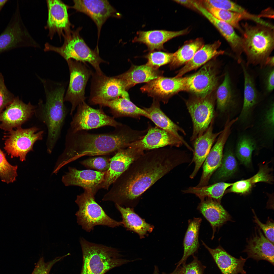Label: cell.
Here are the masks:
<instances>
[{"mask_svg":"<svg viewBox=\"0 0 274 274\" xmlns=\"http://www.w3.org/2000/svg\"><path fill=\"white\" fill-rule=\"evenodd\" d=\"M173 54L160 51H150L145 56L147 60L146 64L154 68L158 69L160 67L170 63Z\"/></svg>","mask_w":274,"mask_h":274,"instance_id":"ee69618b","label":"cell"},{"mask_svg":"<svg viewBox=\"0 0 274 274\" xmlns=\"http://www.w3.org/2000/svg\"><path fill=\"white\" fill-rule=\"evenodd\" d=\"M220 203L211 198L206 197L200 200L197 208L212 228V240L214 239L217 229H219L227 221H232L231 216Z\"/></svg>","mask_w":274,"mask_h":274,"instance_id":"4316f807","label":"cell"},{"mask_svg":"<svg viewBox=\"0 0 274 274\" xmlns=\"http://www.w3.org/2000/svg\"><path fill=\"white\" fill-rule=\"evenodd\" d=\"M115 206L121 213L123 225L127 230L138 234L141 239L145 237L148 233H151L154 227L147 223L134 210L133 208L123 207L117 204Z\"/></svg>","mask_w":274,"mask_h":274,"instance_id":"e575fe53","label":"cell"},{"mask_svg":"<svg viewBox=\"0 0 274 274\" xmlns=\"http://www.w3.org/2000/svg\"><path fill=\"white\" fill-rule=\"evenodd\" d=\"M35 108L30 102L26 104L18 97H15L0 114V129L9 131L14 128L21 127L31 117Z\"/></svg>","mask_w":274,"mask_h":274,"instance_id":"2e32d148","label":"cell"},{"mask_svg":"<svg viewBox=\"0 0 274 274\" xmlns=\"http://www.w3.org/2000/svg\"><path fill=\"white\" fill-rule=\"evenodd\" d=\"M223 154L220 166L212 176V182H218L231 176L237 169L236 160L229 143Z\"/></svg>","mask_w":274,"mask_h":274,"instance_id":"ab89813d","label":"cell"},{"mask_svg":"<svg viewBox=\"0 0 274 274\" xmlns=\"http://www.w3.org/2000/svg\"><path fill=\"white\" fill-rule=\"evenodd\" d=\"M234 123L233 120H228L226 121L223 130L203 164L202 175L199 183L195 187L208 185L212 176L220 166L224 149L231 133Z\"/></svg>","mask_w":274,"mask_h":274,"instance_id":"4fadbf2b","label":"cell"},{"mask_svg":"<svg viewBox=\"0 0 274 274\" xmlns=\"http://www.w3.org/2000/svg\"><path fill=\"white\" fill-rule=\"evenodd\" d=\"M71 7L77 11L90 17L96 25L98 36L102 25L111 16H119L114 8L107 0H75Z\"/></svg>","mask_w":274,"mask_h":274,"instance_id":"44dd1931","label":"cell"},{"mask_svg":"<svg viewBox=\"0 0 274 274\" xmlns=\"http://www.w3.org/2000/svg\"><path fill=\"white\" fill-rule=\"evenodd\" d=\"M68 171L63 176L62 181L66 186H76L91 192L95 195L100 188L105 172L90 169L79 170L69 167Z\"/></svg>","mask_w":274,"mask_h":274,"instance_id":"7402d4cb","label":"cell"},{"mask_svg":"<svg viewBox=\"0 0 274 274\" xmlns=\"http://www.w3.org/2000/svg\"><path fill=\"white\" fill-rule=\"evenodd\" d=\"M68 255L58 256L49 262H46L43 257L39 259L31 274H49L53 266L57 263L62 260Z\"/></svg>","mask_w":274,"mask_h":274,"instance_id":"7dc6e473","label":"cell"},{"mask_svg":"<svg viewBox=\"0 0 274 274\" xmlns=\"http://www.w3.org/2000/svg\"><path fill=\"white\" fill-rule=\"evenodd\" d=\"M217 108L220 113L226 115L227 119H232L237 106L230 75L226 72L224 79L218 87L216 93Z\"/></svg>","mask_w":274,"mask_h":274,"instance_id":"f546056e","label":"cell"},{"mask_svg":"<svg viewBox=\"0 0 274 274\" xmlns=\"http://www.w3.org/2000/svg\"><path fill=\"white\" fill-rule=\"evenodd\" d=\"M252 185L248 179L240 180L233 183L230 191L237 193H244L250 190Z\"/></svg>","mask_w":274,"mask_h":274,"instance_id":"816d5d0a","label":"cell"},{"mask_svg":"<svg viewBox=\"0 0 274 274\" xmlns=\"http://www.w3.org/2000/svg\"><path fill=\"white\" fill-rule=\"evenodd\" d=\"M193 256V259L191 262L182 265L181 274H203L205 267L197 257Z\"/></svg>","mask_w":274,"mask_h":274,"instance_id":"f907efd6","label":"cell"},{"mask_svg":"<svg viewBox=\"0 0 274 274\" xmlns=\"http://www.w3.org/2000/svg\"><path fill=\"white\" fill-rule=\"evenodd\" d=\"M162 73L146 64L132 65L128 71L116 76L121 80L127 91L137 84L147 83L162 76Z\"/></svg>","mask_w":274,"mask_h":274,"instance_id":"1f68e13d","label":"cell"},{"mask_svg":"<svg viewBox=\"0 0 274 274\" xmlns=\"http://www.w3.org/2000/svg\"><path fill=\"white\" fill-rule=\"evenodd\" d=\"M244 78L243 103L237 120L238 123L244 129L252 126L254 111L259 102L258 92L254 80L242 62L241 63Z\"/></svg>","mask_w":274,"mask_h":274,"instance_id":"e0dca14e","label":"cell"},{"mask_svg":"<svg viewBox=\"0 0 274 274\" xmlns=\"http://www.w3.org/2000/svg\"><path fill=\"white\" fill-rule=\"evenodd\" d=\"M203 43L201 39H197L184 45L173 53L171 66L174 67L186 64L192 58Z\"/></svg>","mask_w":274,"mask_h":274,"instance_id":"b9f144b4","label":"cell"},{"mask_svg":"<svg viewBox=\"0 0 274 274\" xmlns=\"http://www.w3.org/2000/svg\"><path fill=\"white\" fill-rule=\"evenodd\" d=\"M183 89V77L162 76L147 82L140 88L142 92L165 103L172 95Z\"/></svg>","mask_w":274,"mask_h":274,"instance_id":"603a6c76","label":"cell"},{"mask_svg":"<svg viewBox=\"0 0 274 274\" xmlns=\"http://www.w3.org/2000/svg\"><path fill=\"white\" fill-rule=\"evenodd\" d=\"M14 98L13 94L7 88L3 77L0 73V114L4 108L9 105Z\"/></svg>","mask_w":274,"mask_h":274,"instance_id":"c3c4849f","label":"cell"},{"mask_svg":"<svg viewBox=\"0 0 274 274\" xmlns=\"http://www.w3.org/2000/svg\"><path fill=\"white\" fill-rule=\"evenodd\" d=\"M186 105L193 123L190 140L193 141L205 132L214 119V101L207 96L198 97L188 100Z\"/></svg>","mask_w":274,"mask_h":274,"instance_id":"7c38bea8","label":"cell"},{"mask_svg":"<svg viewBox=\"0 0 274 274\" xmlns=\"http://www.w3.org/2000/svg\"><path fill=\"white\" fill-rule=\"evenodd\" d=\"M9 1L8 0H0V12L5 4Z\"/></svg>","mask_w":274,"mask_h":274,"instance_id":"680465c9","label":"cell"},{"mask_svg":"<svg viewBox=\"0 0 274 274\" xmlns=\"http://www.w3.org/2000/svg\"><path fill=\"white\" fill-rule=\"evenodd\" d=\"M39 47L25 26L20 14L19 1L6 27L0 35V54L17 48Z\"/></svg>","mask_w":274,"mask_h":274,"instance_id":"ba28073f","label":"cell"},{"mask_svg":"<svg viewBox=\"0 0 274 274\" xmlns=\"http://www.w3.org/2000/svg\"><path fill=\"white\" fill-rule=\"evenodd\" d=\"M91 97H96L106 100L119 97L130 99L121 80L116 76L108 77L104 74H92Z\"/></svg>","mask_w":274,"mask_h":274,"instance_id":"d6986e66","label":"cell"},{"mask_svg":"<svg viewBox=\"0 0 274 274\" xmlns=\"http://www.w3.org/2000/svg\"><path fill=\"white\" fill-rule=\"evenodd\" d=\"M147 132L140 139L130 144L128 147L144 151L168 146L179 147L183 144L177 137L170 132L148 124Z\"/></svg>","mask_w":274,"mask_h":274,"instance_id":"9a60e30c","label":"cell"},{"mask_svg":"<svg viewBox=\"0 0 274 274\" xmlns=\"http://www.w3.org/2000/svg\"><path fill=\"white\" fill-rule=\"evenodd\" d=\"M187 162L184 155L171 148L144 152L113 183L102 200L133 208L156 182L177 166Z\"/></svg>","mask_w":274,"mask_h":274,"instance_id":"6da1fadb","label":"cell"},{"mask_svg":"<svg viewBox=\"0 0 274 274\" xmlns=\"http://www.w3.org/2000/svg\"><path fill=\"white\" fill-rule=\"evenodd\" d=\"M144 134L142 130H134L122 123L113 131L107 133L71 131L68 144L58 162L62 167L84 156L115 153L120 149L128 147L130 144L141 139Z\"/></svg>","mask_w":274,"mask_h":274,"instance_id":"7a4b0ae2","label":"cell"},{"mask_svg":"<svg viewBox=\"0 0 274 274\" xmlns=\"http://www.w3.org/2000/svg\"><path fill=\"white\" fill-rule=\"evenodd\" d=\"M79 28L75 30H71L65 33L63 45L57 47L48 43L45 44V52L52 51L59 54L67 61L70 59L85 63L87 62L94 68L99 75L103 73L99 66L102 63H106L99 56L98 50H93L86 44L80 36Z\"/></svg>","mask_w":274,"mask_h":274,"instance_id":"8992f818","label":"cell"},{"mask_svg":"<svg viewBox=\"0 0 274 274\" xmlns=\"http://www.w3.org/2000/svg\"><path fill=\"white\" fill-rule=\"evenodd\" d=\"M202 245L212 255L222 274H246L244 266L247 258H236L227 252L220 245L215 249L208 246L202 240Z\"/></svg>","mask_w":274,"mask_h":274,"instance_id":"f1b7e54d","label":"cell"},{"mask_svg":"<svg viewBox=\"0 0 274 274\" xmlns=\"http://www.w3.org/2000/svg\"><path fill=\"white\" fill-rule=\"evenodd\" d=\"M46 3L48 17L46 27L48 35L51 39L57 33L61 41V37L71 30L68 12L70 6L60 0H47Z\"/></svg>","mask_w":274,"mask_h":274,"instance_id":"ffe728a7","label":"cell"},{"mask_svg":"<svg viewBox=\"0 0 274 274\" xmlns=\"http://www.w3.org/2000/svg\"><path fill=\"white\" fill-rule=\"evenodd\" d=\"M214 119L212 121L205 132L193 141V156L190 164L193 162L195 165L194 169L190 176L191 179H193L196 175L213 144L221 132L222 130L215 133L213 132Z\"/></svg>","mask_w":274,"mask_h":274,"instance_id":"83f0119b","label":"cell"},{"mask_svg":"<svg viewBox=\"0 0 274 274\" xmlns=\"http://www.w3.org/2000/svg\"><path fill=\"white\" fill-rule=\"evenodd\" d=\"M183 79V91L192 92L200 97L207 96L215 88L218 80L215 71L209 64Z\"/></svg>","mask_w":274,"mask_h":274,"instance_id":"ac0fdd59","label":"cell"},{"mask_svg":"<svg viewBox=\"0 0 274 274\" xmlns=\"http://www.w3.org/2000/svg\"><path fill=\"white\" fill-rule=\"evenodd\" d=\"M82 254L80 274H104L115 267L136 260L123 258L117 249L89 242L83 237L79 241Z\"/></svg>","mask_w":274,"mask_h":274,"instance_id":"277c9868","label":"cell"},{"mask_svg":"<svg viewBox=\"0 0 274 274\" xmlns=\"http://www.w3.org/2000/svg\"><path fill=\"white\" fill-rule=\"evenodd\" d=\"M206 9L214 17L224 21L237 29L241 32L242 31L240 22L243 20L249 19L257 22L259 18L258 15L250 13L246 14L217 9L209 6H206Z\"/></svg>","mask_w":274,"mask_h":274,"instance_id":"74e56055","label":"cell"},{"mask_svg":"<svg viewBox=\"0 0 274 274\" xmlns=\"http://www.w3.org/2000/svg\"><path fill=\"white\" fill-rule=\"evenodd\" d=\"M254 216L253 221L263 232L266 237L274 244V222L268 217L265 224L262 222L257 217L254 210H252Z\"/></svg>","mask_w":274,"mask_h":274,"instance_id":"681fc988","label":"cell"},{"mask_svg":"<svg viewBox=\"0 0 274 274\" xmlns=\"http://www.w3.org/2000/svg\"><path fill=\"white\" fill-rule=\"evenodd\" d=\"M274 104L271 102L262 112L255 126L259 135V141L263 144H273L274 135Z\"/></svg>","mask_w":274,"mask_h":274,"instance_id":"8d00e7d4","label":"cell"},{"mask_svg":"<svg viewBox=\"0 0 274 274\" xmlns=\"http://www.w3.org/2000/svg\"><path fill=\"white\" fill-rule=\"evenodd\" d=\"M144 152L139 149L130 147L118 150L110 158L109 167L105 172L100 188L108 190L110 185Z\"/></svg>","mask_w":274,"mask_h":274,"instance_id":"5bb4252c","label":"cell"},{"mask_svg":"<svg viewBox=\"0 0 274 274\" xmlns=\"http://www.w3.org/2000/svg\"><path fill=\"white\" fill-rule=\"evenodd\" d=\"M273 56H269L267 59L265 63V66L270 67H273L274 64Z\"/></svg>","mask_w":274,"mask_h":274,"instance_id":"9f6ffc18","label":"cell"},{"mask_svg":"<svg viewBox=\"0 0 274 274\" xmlns=\"http://www.w3.org/2000/svg\"><path fill=\"white\" fill-rule=\"evenodd\" d=\"M221 44L219 41L210 44L203 45L192 58L181 68L175 76L179 77L186 73L195 69L213 57L223 54L224 51L218 50Z\"/></svg>","mask_w":274,"mask_h":274,"instance_id":"836d02e7","label":"cell"},{"mask_svg":"<svg viewBox=\"0 0 274 274\" xmlns=\"http://www.w3.org/2000/svg\"><path fill=\"white\" fill-rule=\"evenodd\" d=\"M241 25L243 52L247 64L263 67L274 49L273 26L259 23L252 25L247 23Z\"/></svg>","mask_w":274,"mask_h":274,"instance_id":"3957f363","label":"cell"},{"mask_svg":"<svg viewBox=\"0 0 274 274\" xmlns=\"http://www.w3.org/2000/svg\"><path fill=\"white\" fill-rule=\"evenodd\" d=\"M45 90L46 100L42 105L41 113L48 131L47 151L51 153L60 136L66 116L64 103L65 89L61 86L50 91Z\"/></svg>","mask_w":274,"mask_h":274,"instance_id":"5b68a950","label":"cell"},{"mask_svg":"<svg viewBox=\"0 0 274 274\" xmlns=\"http://www.w3.org/2000/svg\"><path fill=\"white\" fill-rule=\"evenodd\" d=\"M182 271V266L181 265L176 267L174 271L172 273L167 274L163 272L160 273L158 268L157 266H155L154 269L153 274H181Z\"/></svg>","mask_w":274,"mask_h":274,"instance_id":"11a10c76","label":"cell"},{"mask_svg":"<svg viewBox=\"0 0 274 274\" xmlns=\"http://www.w3.org/2000/svg\"><path fill=\"white\" fill-rule=\"evenodd\" d=\"M95 195L91 192L84 190L83 193L77 196L75 202L79 209L75 215L78 224L88 232L97 225L112 228L123 225L122 221L115 220L106 213L96 201Z\"/></svg>","mask_w":274,"mask_h":274,"instance_id":"52a82bcc","label":"cell"},{"mask_svg":"<svg viewBox=\"0 0 274 274\" xmlns=\"http://www.w3.org/2000/svg\"><path fill=\"white\" fill-rule=\"evenodd\" d=\"M195 7L217 29L229 44L238 62L240 63L242 61L241 55L243 53L242 40L241 37L235 32L234 28L214 17L201 4L196 5Z\"/></svg>","mask_w":274,"mask_h":274,"instance_id":"484cf974","label":"cell"},{"mask_svg":"<svg viewBox=\"0 0 274 274\" xmlns=\"http://www.w3.org/2000/svg\"><path fill=\"white\" fill-rule=\"evenodd\" d=\"M257 144L254 138L248 134H243L238 138L236 147V155L243 164L248 165L251 162L253 151Z\"/></svg>","mask_w":274,"mask_h":274,"instance_id":"60d3db41","label":"cell"},{"mask_svg":"<svg viewBox=\"0 0 274 274\" xmlns=\"http://www.w3.org/2000/svg\"><path fill=\"white\" fill-rule=\"evenodd\" d=\"M17 165H13L7 161L5 155L0 148V178L7 184L15 181L18 176Z\"/></svg>","mask_w":274,"mask_h":274,"instance_id":"7bdbcfd3","label":"cell"},{"mask_svg":"<svg viewBox=\"0 0 274 274\" xmlns=\"http://www.w3.org/2000/svg\"><path fill=\"white\" fill-rule=\"evenodd\" d=\"M270 179L268 175L266 172L262 169L253 176L248 179L253 184L260 182H268L270 181Z\"/></svg>","mask_w":274,"mask_h":274,"instance_id":"db71d44e","label":"cell"},{"mask_svg":"<svg viewBox=\"0 0 274 274\" xmlns=\"http://www.w3.org/2000/svg\"><path fill=\"white\" fill-rule=\"evenodd\" d=\"M233 183L219 182L201 187H190L182 192L184 194H195L200 200L210 197L220 202L225 190Z\"/></svg>","mask_w":274,"mask_h":274,"instance_id":"f35d334b","label":"cell"},{"mask_svg":"<svg viewBox=\"0 0 274 274\" xmlns=\"http://www.w3.org/2000/svg\"><path fill=\"white\" fill-rule=\"evenodd\" d=\"M110 159L105 156L92 157L81 161L80 163L87 168L105 172L109 168Z\"/></svg>","mask_w":274,"mask_h":274,"instance_id":"bcb514c9","label":"cell"},{"mask_svg":"<svg viewBox=\"0 0 274 274\" xmlns=\"http://www.w3.org/2000/svg\"><path fill=\"white\" fill-rule=\"evenodd\" d=\"M149 115L148 119L151 120L156 126L167 131L175 135L180 139L189 150L191 147L179 134L181 132L184 134L185 133L184 130L172 121L162 111L160 108L159 101L153 99V102L149 108H143Z\"/></svg>","mask_w":274,"mask_h":274,"instance_id":"d6a6232c","label":"cell"},{"mask_svg":"<svg viewBox=\"0 0 274 274\" xmlns=\"http://www.w3.org/2000/svg\"><path fill=\"white\" fill-rule=\"evenodd\" d=\"M121 124L106 114L101 109H94L84 101L78 106L70 125L71 131L76 132L105 126L115 128Z\"/></svg>","mask_w":274,"mask_h":274,"instance_id":"8fae6325","label":"cell"},{"mask_svg":"<svg viewBox=\"0 0 274 274\" xmlns=\"http://www.w3.org/2000/svg\"><path fill=\"white\" fill-rule=\"evenodd\" d=\"M203 3L206 6L246 14L250 13L242 6L230 0H207Z\"/></svg>","mask_w":274,"mask_h":274,"instance_id":"f6af8a7d","label":"cell"},{"mask_svg":"<svg viewBox=\"0 0 274 274\" xmlns=\"http://www.w3.org/2000/svg\"><path fill=\"white\" fill-rule=\"evenodd\" d=\"M202 221L200 217H194L188 220V227L183 240V254L177 263V267L185 264L188 258L193 255L199 249L200 244L199 235L200 226Z\"/></svg>","mask_w":274,"mask_h":274,"instance_id":"d590c367","label":"cell"},{"mask_svg":"<svg viewBox=\"0 0 274 274\" xmlns=\"http://www.w3.org/2000/svg\"><path fill=\"white\" fill-rule=\"evenodd\" d=\"M247 245L243 252L246 253L247 258H251L258 261H266L274 265V244L264 236L259 227L247 239Z\"/></svg>","mask_w":274,"mask_h":274,"instance_id":"cb8c5ba5","label":"cell"},{"mask_svg":"<svg viewBox=\"0 0 274 274\" xmlns=\"http://www.w3.org/2000/svg\"><path fill=\"white\" fill-rule=\"evenodd\" d=\"M90 103L107 107L110 109L113 117H127L140 119L142 116L149 118V115L143 109L140 108L129 99L119 97L113 100H106L98 97H90Z\"/></svg>","mask_w":274,"mask_h":274,"instance_id":"d4e9b609","label":"cell"},{"mask_svg":"<svg viewBox=\"0 0 274 274\" xmlns=\"http://www.w3.org/2000/svg\"><path fill=\"white\" fill-rule=\"evenodd\" d=\"M264 79V84L266 91L270 93L274 89V71L273 67H270L266 74Z\"/></svg>","mask_w":274,"mask_h":274,"instance_id":"f5cc1de1","label":"cell"},{"mask_svg":"<svg viewBox=\"0 0 274 274\" xmlns=\"http://www.w3.org/2000/svg\"><path fill=\"white\" fill-rule=\"evenodd\" d=\"M187 31V29L178 31L165 30L139 31L132 42L145 44L150 52L155 50H160L164 49L163 44L165 43L173 38L186 33Z\"/></svg>","mask_w":274,"mask_h":274,"instance_id":"4dcf8cb0","label":"cell"},{"mask_svg":"<svg viewBox=\"0 0 274 274\" xmlns=\"http://www.w3.org/2000/svg\"><path fill=\"white\" fill-rule=\"evenodd\" d=\"M174 1L177 3L183 5L189 6L192 5L193 6V1L185 0H175Z\"/></svg>","mask_w":274,"mask_h":274,"instance_id":"6f0895ef","label":"cell"},{"mask_svg":"<svg viewBox=\"0 0 274 274\" xmlns=\"http://www.w3.org/2000/svg\"><path fill=\"white\" fill-rule=\"evenodd\" d=\"M70 73L68 87L64 101L72 104L70 114L80 104L85 101V90L88 80L93 73L84 63L72 59L67 61Z\"/></svg>","mask_w":274,"mask_h":274,"instance_id":"30bf717a","label":"cell"},{"mask_svg":"<svg viewBox=\"0 0 274 274\" xmlns=\"http://www.w3.org/2000/svg\"><path fill=\"white\" fill-rule=\"evenodd\" d=\"M39 130L35 127L25 129L21 127L9 131L4 149L11 158L19 157L21 161H25L28 153L33 150L35 142L42 139L44 132Z\"/></svg>","mask_w":274,"mask_h":274,"instance_id":"9c48e42d","label":"cell"}]
</instances>
